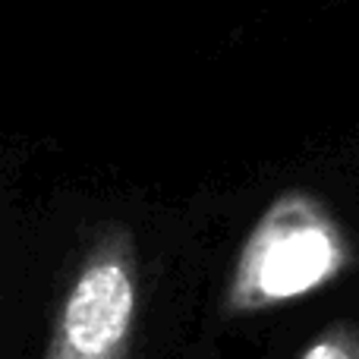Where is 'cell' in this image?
Masks as SVG:
<instances>
[{
	"instance_id": "cell-3",
	"label": "cell",
	"mask_w": 359,
	"mask_h": 359,
	"mask_svg": "<svg viewBox=\"0 0 359 359\" xmlns=\"http://www.w3.org/2000/svg\"><path fill=\"white\" fill-rule=\"evenodd\" d=\"M297 359H359V325L347 318L325 325Z\"/></svg>"
},
{
	"instance_id": "cell-1",
	"label": "cell",
	"mask_w": 359,
	"mask_h": 359,
	"mask_svg": "<svg viewBox=\"0 0 359 359\" xmlns=\"http://www.w3.org/2000/svg\"><path fill=\"white\" fill-rule=\"evenodd\" d=\"M356 265L347 227L322 196L284 189L265 205L227 274L221 312L252 318L337 284Z\"/></svg>"
},
{
	"instance_id": "cell-2",
	"label": "cell",
	"mask_w": 359,
	"mask_h": 359,
	"mask_svg": "<svg viewBox=\"0 0 359 359\" xmlns=\"http://www.w3.org/2000/svg\"><path fill=\"white\" fill-rule=\"evenodd\" d=\"M142 309V262L133 227L95 230L54 309L41 359H130Z\"/></svg>"
},
{
	"instance_id": "cell-4",
	"label": "cell",
	"mask_w": 359,
	"mask_h": 359,
	"mask_svg": "<svg viewBox=\"0 0 359 359\" xmlns=\"http://www.w3.org/2000/svg\"><path fill=\"white\" fill-rule=\"evenodd\" d=\"M0 309H4V278H0Z\"/></svg>"
}]
</instances>
